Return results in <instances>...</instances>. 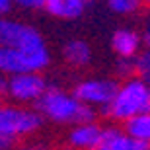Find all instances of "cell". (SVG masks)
Masks as SVG:
<instances>
[{"label":"cell","instance_id":"cell-1","mask_svg":"<svg viewBox=\"0 0 150 150\" xmlns=\"http://www.w3.org/2000/svg\"><path fill=\"white\" fill-rule=\"evenodd\" d=\"M37 111L43 117L51 119L61 125H80V123H92L96 117L94 107L86 105L78 100L74 94H67L62 90H47L37 101Z\"/></svg>","mask_w":150,"mask_h":150},{"label":"cell","instance_id":"cell-2","mask_svg":"<svg viewBox=\"0 0 150 150\" xmlns=\"http://www.w3.org/2000/svg\"><path fill=\"white\" fill-rule=\"evenodd\" d=\"M105 113L113 121L121 123L142 113H150V86L139 76L127 78L123 84H119V90Z\"/></svg>","mask_w":150,"mask_h":150},{"label":"cell","instance_id":"cell-3","mask_svg":"<svg viewBox=\"0 0 150 150\" xmlns=\"http://www.w3.org/2000/svg\"><path fill=\"white\" fill-rule=\"evenodd\" d=\"M43 125V117L35 109L16 105H0V134L12 140L35 133Z\"/></svg>","mask_w":150,"mask_h":150},{"label":"cell","instance_id":"cell-4","mask_svg":"<svg viewBox=\"0 0 150 150\" xmlns=\"http://www.w3.org/2000/svg\"><path fill=\"white\" fill-rule=\"evenodd\" d=\"M49 64V51L28 53L22 49H12L0 45V72L2 74H25L43 70Z\"/></svg>","mask_w":150,"mask_h":150},{"label":"cell","instance_id":"cell-5","mask_svg":"<svg viewBox=\"0 0 150 150\" xmlns=\"http://www.w3.org/2000/svg\"><path fill=\"white\" fill-rule=\"evenodd\" d=\"M0 45L12 47V49H22L28 53L47 49L37 29L22 22H16V20H0Z\"/></svg>","mask_w":150,"mask_h":150},{"label":"cell","instance_id":"cell-6","mask_svg":"<svg viewBox=\"0 0 150 150\" xmlns=\"http://www.w3.org/2000/svg\"><path fill=\"white\" fill-rule=\"evenodd\" d=\"M117 90H119V84L115 80H109V78H92V80L78 82L72 94L82 103H86L90 107L107 109L109 103L113 101V98H115Z\"/></svg>","mask_w":150,"mask_h":150},{"label":"cell","instance_id":"cell-7","mask_svg":"<svg viewBox=\"0 0 150 150\" xmlns=\"http://www.w3.org/2000/svg\"><path fill=\"white\" fill-rule=\"evenodd\" d=\"M45 92L47 84L39 72L14 74L8 80V94L18 101H37Z\"/></svg>","mask_w":150,"mask_h":150},{"label":"cell","instance_id":"cell-8","mask_svg":"<svg viewBox=\"0 0 150 150\" xmlns=\"http://www.w3.org/2000/svg\"><path fill=\"white\" fill-rule=\"evenodd\" d=\"M101 134H103V127H100L96 121L80 123L70 129L67 140L72 150H96L100 146Z\"/></svg>","mask_w":150,"mask_h":150},{"label":"cell","instance_id":"cell-9","mask_svg":"<svg viewBox=\"0 0 150 150\" xmlns=\"http://www.w3.org/2000/svg\"><path fill=\"white\" fill-rule=\"evenodd\" d=\"M96 150H150V146L129 137L125 129L111 125V127H103L100 146Z\"/></svg>","mask_w":150,"mask_h":150},{"label":"cell","instance_id":"cell-10","mask_svg":"<svg viewBox=\"0 0 150 150\" xmlns=\"http://www.w3.org/2000/svg\"><path fill=\"white\" fill-rule=\"evenodd\" d=\"M142 37L133 29H117L111 37V47L119 59H137L140 55Z\"/></svg>","mask_w":150,"mask_h":150},{"label":"cell","instance_id":"cell-11","mask_svg":"<svg viewBox=\"0 0 150 150\" xmlns=\"http://www.w3.org/2000/svg\"><path fill=\"white\" fill-rule=\"evenodd\" d=\"M45 10L55 18L72 20V18H78L84 12V2L82 0H47Z\"/></svg>","mask_w":150,"mask_h":150},{"label":"cell","instance_id":"cell-12","mask_svg":"<svg viewBox=\"0 0 150 150\" xmlns=\"http://www.w3.org/2000/svg\"><path fill=\"white\" fill-rule=\"evenodd\" d=\"M62 55L67 59L70 64L74 67H84V64H88L90 59H92V49H90V45L82 39H72V41H68L64 45V49H62Z\"/></svg>","mask_w":150,"mask_h":150},{"label":"cell","instance_id":"cell-13","mask_svg":"<svg viewBox=\"0 0 150 150\" xmlns=\"http://www.w3.org/2000/svg\"><path fill=\"white\" fill-rule=\"evenodd\" d=\"M123 129L129 137H133L139 142H144L150 146V113H142L123 123Z\"/></svg>","mask_w":150,"mask_h":150},{"label":"cell","instance_id":"cell-14","mask_svg":"<svg viewBox=\"0 0 150 150\" xmlns=\"http://www.w3.org/2000/svg\"><path fill=\"white\" fill-rule=\"evenodd\" d=\"M142 0H107L109 10L115 14H133L139 10Z\"/></svg>","mask_w":150,"mask_h":150},{"label":"cell","instance_id":"cell-15","mask_svg":"<svg viewBox=\"0 0 150 150\" xmlns=\"http://www.w3.org/2000/svg\"><path fill=\"white\" fill-rule=\"evenodd\" d=\"M134 62H137V74H139V78H142L150 86V49L142 51V53L134 59Z\"/></svg>","mask_w":150,"mask_h":150},{"label":"cell","instance_id":"cell-16","mask_svg":"<svg viewBox=\"0 0 150 150\" xmlns=\"http://www.w3.org/2000/svg\"><path fill=\"white\" fill-rule=\"evenodd\" d=\"M117 70L121 76L133 78V72H137V62L134 59H119L117 61Z\"/></svg>","mask_w":150,"mask_h":150},{"label":"cell","instance_id":"cell-17","mask_svg":"<svg viewBox=\"0 0 150 150\" xmlns=\"http://www.w3.org/2000/svg\"><path fill=\"white\" fill-rule=\"evenodd\" d=\"M22 8H29V10H37V8H45L47 0H16Z\"/></svg>","mask_w":150,"mask_h":150},{"label":"cell","instance_id":"cell-18","mask_svg":"<svg viewBox=\"0 0 150 150\" xmlns=\"http://www.w3.org/2000/svg\"><path fill=\"white\" fill-rule=\"evenodd\" d=\"M14 144H16V140L8 139L4 134H0V150H14Z\"/></svg>","mask_w":150,"mask_h":150},{"label":"cell","instance_id":"cell-19","mask_svg":"<svg viewBox=\"0 0 150 150\" xmlns=\"http://www.w3.org/2000/svg\"><path fill=\"white\" fill-rule=\"evenodd\" d=\"M14 150H47V148L41 146V144H23V146H18Z\"/></svg>","mask_w":150,"mask_h":150},{"label":"cell","instance_id":"cell-20","mask_svg":"<svg viewBox=\"0 0 150 150\" xmlns=\"http://www.w3.org/2000/svg\"><path fill=\"white\" fill-rule=\"evenodd\" d=\"M142 43L146 45V49H150V22H148V25H146L144 33H142Z\"/></svg>","mask_w":150,"mask_h":150},{"label":"cell","instance_id":"cell-21","mask_svg":"<svg viewBox=\"0 0 150 150\" xmlns=\"http://www.w3.org/2000/svg\"><path fill=\"white\" fill-rule=\"evenodd\" d=\"M12 2H16V0H0V14H4V12L10 10Z\"/></svg>","mask_w":150,"mask_h":150},{"label":"cell","instance_id":"cell-22","mask_svg":"<svg viewBox=\"0 0 150 150\" xmlns=\"http://www.w3.org/2000/svg\"><path fill=\"white\" fill-rule=\"evenodd\" d=\"M82 2H84V4H86V2H92V0H82Z\"/></svg>","mask_w":150,"mask_h":150},{"label":"cell","instance_id":"cell-23","mask_svg":"<svg viewBox=\"0 0 150 150\" xmlns=\"http://www.w3.org/2000/svg\"><path fill=\"white\" fill-rule=\"evenodd\" d=\"M144 2H148V4H150V0H144Z\"/></svg>","mask_w":150,"mask_h":150}]
</instances>
